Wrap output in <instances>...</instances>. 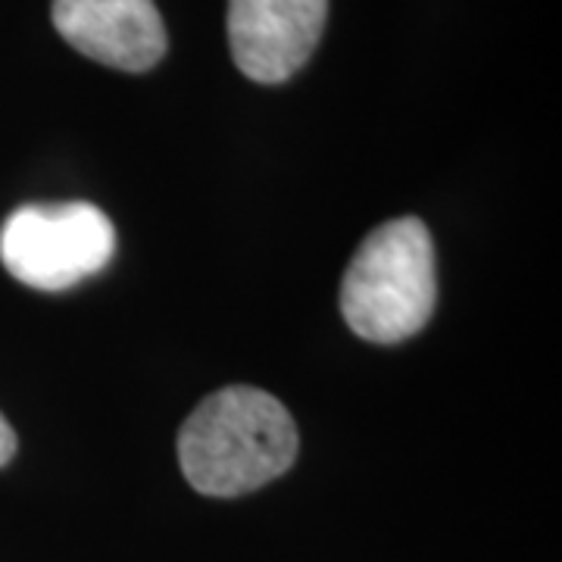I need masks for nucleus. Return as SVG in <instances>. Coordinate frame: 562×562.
I'll use <instances>...</instances> for the list:
<instances>
[{
    "label": "nucleus",
    "instance_id": "nucleus-1",
    "mask_svg": "<svg viewBox=\"0 0 562 562\" xmlns=\"http://www.w3.org/2000/svg\"><path fill=\"white\" fill-rule=\"evenodd\" d=\"M297 447L284 403L250 384L210 394L179 431L181 472L206 497H241L269 484L294 465Z\"/></svg>",
    "mask_w": 562,
    "mask_h": 562
},
{
    "label": "nucleus",
    "instance_id": "nucleus-2",
    "mask_svg": "<svg viewBox=\"0 0 562 562\" xmlns=\"http://www.w3.org/2000/svg\"><path fill=\"white\" fill-rule=\"evenodd\" d=\"M438 303L435 244L416 216L372 228L341 281V313L353 335L401 344L422 331Z\"/></svg>",
    "mask_w": 562,
    "mask_h": 562
},
{
    "label": "nucleus",
    "instance_id": "nucleus-3",
    "mask_svg": "<svg viewBox=\"0 0 562 562\" xmlns=\"http://www.w3.org/2000/svg\"><path fill=\"white\" fill-rule=\"evenodd\" d=\"M116 228L94 203H25L0 228V262L38 291H66L113 260Z\"/></svg>",
    "mask_w": 562,
    "mask_h": 562
},
{
    "label": "nucleus",
    "instance_id": "nucleus-4",
    "mask_svg": "<svg viewBox=\"0 0 562 562\" xmlns=\"http://www.w3.org/2000/svg\"><path fill=\"white\" fill-rule=\"evenodd\" d=\"M328 0H228V44L250 81L281 85L319 47Z\"/></svg>",
    "mask_w": 562,
    "mask_h": 562
},
{
    "label": "nucleus",
    "instance_id": "nucleus-5",
    "mask_svg": "<svg viewBox=\"0 0 562 562\" xmlns=\"http://www.w3.org/2000/svg\"><path fill=\"white\" fill-rule=\"evenodd\" d=\"M60 38L122 72H147L162 60L169 38L154 0H50Z\"/></svg>",
    "mask_w": 562,
    "mask_h": 562
},
{
    "label": "nucleus",
    "instance_id": "nucleus-6",
    "mask_svg": "<svg viewBox=\"0 0 562 562\" xmlns=\"http://www.w3.org/2000/svg\"><path fill=\"white\" fill-rule=\"evenodd\" d=\"M13 453H16V431L10 428V422L0 413V465L13 460Z\"/></svg>",
    "mask_w": 562,
    "mask_h": 562
}]
</instances>
